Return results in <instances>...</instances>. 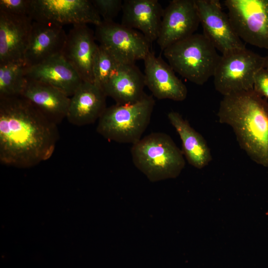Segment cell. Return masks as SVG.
I'll use <instances>...</instances> for the list:
<instances>
[{"label":"cell","mask_w":268,"mask_h":268,"mask_svg":"<svg viewBox=\"0 0 268 268\" xmlns=\"http://www.w3.org/2000/svg\"><path fill=\"white\" fill-rule=\"evenodd\" d=\"M59 134L49 121L21 96L0 97V162L28 168L51 158Z\"/></svg>","instance_id":"cell-1"},{"label":"cell","mask_w":268,"mask_h":268,"mask_svg":"<svg viewBox=\"0 0 268 268\" xmlns=\"http://www.w3.org/2000/svg\"><path fill=\"white\" fill-rule=\"evenodd\" d=\"M217 115L249 157L268 167V101L254 89L236 92L223 96Z\"/></svg>","instance_id":"cell-2"},{"label":"cell","mask_w":268,"mask_h":268,"mask_svg":"<svg viewBox=\"0 0 268 268\" xmlns=\"http://www.w3.org/2000/svg\"><path fill=\"white\" fill-rule=\"evenodd\" d=\"M131 153L134 166L152 182L175 178L185 166L182 150L163 133L142 137L132 144Z\"/></svg>","instance_id":"cell-3"},{"label":"cell","mask_w":268,"mask_h":268,"mask_svg":"<svg viewBox=\"0 0 268 268\" xmlns=\"http://www.w3.org/2000/svg\"><path fill=\"white\" fill-rule=\"evenodd\" d=\"M163 55L175 72L198 85L213 77L221 56L203 34L195 33L166 48Z\"/></svg>","instance_id":"cell-4"},{"label":"cell","mask_w":268,"mask_h":268,"mask_svg":"<svg viewBox=\"0 0 268 268\" xmlns=\"http://www.w3.org/2000/svg\"><path fill=\"white\" fill-rule=\"evenodd\" d=\"M154 106L153 96L146 94L132 104H115L107 107L98 120L96 131L109 140L133 144L142 138Z\"/></svg>","instance_id":"cell-5"},{"label":"cell","mask_w":268,"mask_h":268,"mask_svg":"<svg viewBox=\"0 0 268 268\" xmlns=\"http://www.w3.org/2000/svg\"><path fill=\"white\" fill-rule=\"evenodd\" d=\"M265 57L246 48L221 55L213 77L215 89L223 96L253 89Z\"/></svg>","instance_id":"cell-6"},{"label":"cell","mask_w":268,"mask_h":268,"mask_svg":"<svg viewBox=\"0 0 268 268\" xmlns=\"http://www.w3.org/2000/svg\"><path fill=\"white\" fill-rule=\"evenodd\" d=\"M224 3L240 39L268 50V0H226Z\"/></svg>","instance_id":"cell-7"},{"label":"cell","mask_w":268,"mask_h":268,"mask_svg":"<svg viewBox=\"0 0 268 268\" xmlns=\"http://www.w3.org/2000/svg\"><path fill=\"white\" fill-rule=\"evenodd\" d=\"M28 16L33 21L61 26H97L102 21L91 0H31Z\"/></svg>","instance_id":"cell-8"},{"label":"cell","mask_w":268,"mask_h":268,"mask_svg":"<svg viewBox=\"0 0 268 268\" xmlns=\"http://www.w3.org/2000/svg\"><path fill=\"white\" fill-rule=\"evenodd\" d=\"M95 40L107 49L121 63L135 64L146 58L151 43L139 31L114 21H103L96 26Z\"/></svg>","instance_id":"cell-9"},{"label":"cell","mask_w":268,"mask_h":268,"mask_svg":"<svg viewBox=\"0 0 268 268\" xmlns=\"http://www.w3.org/2000/svg\"><path fill=\"white\" fill-rule=\"evenodd\" d=\"M203 34L222 54L246 48L217 0H195Z\"/></svg>","instance_id":"cell-10"},{"label":"cell","mask_w":268,"mask_h":268,"mask_svg":"<svg viewBox=\"0 0 268 268\" xmlns=\"http://www.w3.org/2000/svg\"><path fill=\"white\" fill-rule=\"evenodd\" d=\"M200 21L195 0H173L164 9L156 40L161 51L195 34Z\"/></svg>","instance_id":"cell-11"},{"label":"cell","mask_w":268,"mask_h":268,"mask_svg":"<svg viewBox=\"0 0 268 268\" xmlns=\"http://www.w3.org/2000/svg\"><path fill=\"white\" fill-rule=\"evenodd\" d=\"M95 40L94 32L87 24L73 25L61 54L84 82L93 83V63L98 46Z\"/></svg>","instance_id":"cell-12"},{"label":"cell","mask_w":268,"mask_h":268,"mask_svg":"<svg viewBox=\"0 0 268 268\" xmlns=\"http://www.w3.org/2000/svg\"><path fill=\"white\" fill-rule=\"evenodd\" d=\"M143 61L145 86L153 96L158 99L179 102L186 99L187 88L168 63L152 51Z\"/></svg>","instance_id":"cell-13"},{"label":"cell","mask_w":268,"mask_h":268,"mask_svg":"<svg viewBox=\"0 0 268 268\" xmlns=\"http://www.w3.org/2000/svg\"><path fill=\"white\" fill-rule=\"evenodd\" d=\"M33 20L0 11V64L24 63Z\"/></svg>","instance_id":"cell-14"},{"label":"cell","mask_w":268,"mask_h":268,"mask_svg":"<svg viewBox=\"0 0 268 268\" xmlns=\"http://www.w3.org/2000/svg\"><path fill=\"white\" fill-rule=\"evenodd\" d=\"M67 37L63 26L33 21L24 54L25 66H34L61 55Z\"/></svg>","instance_id":"cell-15"},{"label":"cell","mask_w":268,"mask_h":268,"mask_svg":"<svg viewBox=\"0 0 268 268\" xmlns=\"http://www.w3.org/2000/svg\"><path fill=\"white\" fill-rule=\"evenodd\" d=\"M145 77L135 64H120L102 89L119 105L136 103L146 94L144 92Z\"/></svg>","instance_id":"cell-16"},{"label":"cell","mask_w":268,"mask_h":268,"mask_svg":"<svg viewBox=\"0 0 268 268\" xmlns=\"http://www.w3.org/2000/svg\"><path fill=\"white\" fill-rule=\"evenodd\" d=\"M121 24L139 30L151 43L157 40L164 8L157 0H124Z\"/></svg>","instance_id":"cell-17"},{"label":"cell","mask_w":268,"mask_h":268,"mask_svg":"<svg viewBox=\"0 0 268 268\" xmlns=\"http://www.w3.org/2000/svg\"><path fill=\"white\" fill-rule=\"evenodd\" d=\"M71 97L66 118L75 126L94 123L107 108L106 95L94 83L83 81Z\"/></svg>","instance_id":"cell-18"},{"label":"cell","mask_w":268,"mask_h":268,"mask_svg":"<svg viewBox=\"0 0 268 268\" xmlns=\"http://www.w3.org/2000/svg\"><path fill=\"white\" fill-rule=\"evenodd\" d=\"M27 78L41 82L71 96L83 82L74 68L60 55L39 65L25 67Z\"/></svg>","instance_id":"cell-19"},{"label":"cell","mask_w":268,"mask_h":268,"mask_svg":"<svg viewBox=\"0 0 268 268\" xmlns=\"http://www.w3.org/2000/svg\"><path fill=\"white\" fill-rule=\"evenodd\" d=\"M21 96L56 125L67 117L70 98L53 86L26 78Z\"/></svg>","instance_id":"cell-20"},{"label":"cell","mask_w":268,"mask_h":268,"mask_svg":"<svg viewBox=\"0 0 268 268\" xmlns=\"http://www.w3.org/2000/svg\"><path fill=\"white\" fill-rule=\"evenodd\" d=\"M167 117L180 136L182 151L188 162L199 169L208 165L212 157L203 137L178 112L171 111L168 113Z\"/></svg>","instance_id":"cell-21"},{"label":"cell","mask_w":268,"mask_h":268,"mask_svg":"<svg viewBox=\"0 0 268 268\" xmlns=\"http://www.w3.org/2000/svg\"><path fill=\"white\" fill-rule=\"evenodd\" d=\"M24 63L0 64V97L21 96L26 82Z\"/></svg>","instance_id":"cell-22"},{"label":"cell","mask_w":268,"mask_h":268,"mask_svg":"<svg viewBox=\"0 0 268 268\" xmlns=\"http://www.w3.org/2000/svg\"><path fill=\"white\" fill-rule=\"evenodd\" d=\"M120 64L107 49L99 45L93 63V83L102 88Z\"/></svg>","instance_id":"cell-23"},{"label":"cell","mask_w":268,"mask_h":268,"mask_svg":"<svg viewBox=\"0 0 268 268\" xmlns=\"http://www.w3.org/2000/svg\"><path fill=\"white\" fill-rule=\"evenodd\" d=\"M103 21H114L122 11L123 1L121 0H91Z\"/></svg>","instance_id":"cell-24"},{"label":"cell","mask_w":268,"mask_h":268,"mask_svg":"<svg viewBox=\"0 0 268 268\" xmlns=\"http://www.w3.org/2000/svg\"><path fill=\"white\" fill-rule=\"evenodd\" d=\"M31 0H0V11L15 15H28Z\"/></svg>","instance_id":"cell-25"},{"label":"cell","mask_w":268,"mask_h":268,"mask_svg":"<svg viewBox=\"0 0 268 268\" xmlns=\"http://www.w3.org/2000/svg\"><path fill=\"white\" fill-rule=\"evenodd\" d=\"M253 89L263 97L268 99V71L265 68L257 74Z\"/></svg>","instance_id":"cell-26"},{"label":"cell","mask_w":268,"mask_h":268,"mask_svg":"<svg viewBox=\"0 0 268 268\" xmlns=\"http://www.w3.org/2000/svg\"><path fill=\"white\" fill-rule=\"evenodd\" d=\"M264 68L268 71V55L265 57Z\"/></svg>","instance_id":"cell-27"}]
</instances>
